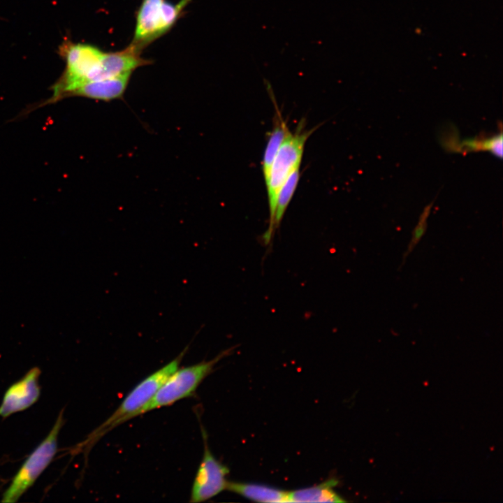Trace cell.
Returning a JSON list of instances; mask_svg holds the SVG:
<instances>
[{"mask_svg": "<svg viewBox=\"0 0 503 503\" xmlns=\"http://www.w3.org/2000/svg\"><path fill=\"white\" fill-rule=\"evenodd\" d=\"M59 52L66 61L65 70L51 88L52 96L31 110L67 98L71 91L82 84L132 73L151 63L131 45L121 51L105 52L93 45L66 40Z\"/></svg>", "mask_w": 503, "mask_h": 503, "instance_id": "1", "label": "cell"}, {"mask_svg": "<svg viewBox=\"0 0 503 503\" xmlns=\"http://www.w3.org/2000/svg\"><path fill=\"white\" fill-rule=\"evenodd\" d=\"M187 349L175 359L139 382L124 398L117 409L87 437L82 444L86 447L92 446L115 427L138 416L140 410L151 400L166 379L178 368Z\"/></svg>", "mask_w": 503, "mask_h": 503, "instance_id": "2", "label": "cell"}, {"mask_svg": "<svg viewBox=\"0 0 503 503\" xmlns=\"http://www.w3.org/2000/svg\"><path fill=\"white\" fill-rule=\"evenodd\" d=\"M304 122H300L294 133L290 132L281 144L274 159L269 180L266 184L269 207V226L263 235V240L268 244L274 233V217L279 191L290 174L300 167L305 145L314 131L304 129Z\"/></svg>", "mask_w": 503, "mask_h": 503, "instance_id": "3", "label": "cell"}, {"mask_svg": "<svg viewBox=\"0 0 503 503\" xmlns=\"http://www.w3.org/2000/svg\"><path fill=\"white\" fill-rule=\"evenodd\" d=\"M232 349L222 351L210 360L176 369L140 410L138 416L193 395L203 380L211 373L215 364L229 354Z\"/></svg>", "mask_w": 503, "mask_h": 503, "instance_id": "4", "label": "cell"}, {"mask_svg": "<svg viewBox=\"0 0 503 503\" xmlns=\"http://www.w3.org/2000/svg\"><path fill=\"white\" fill-rule=\"evenodd\" d=\"M191 0L172 3L166 0H143L136 14L134 36L130 44L140 51L166 34Z\"/></svg>", "mask_w": 503, "mask_h": 503, "instance_id": "5", "label": "cell"}, {"mask_svg": "<svg viewBox=\"0 0 503 503\" xmlns=\"http://www.w3.org/2000/svg\"><path fill=\"white\" fill-rule=\"evenodd\" d=\"M63 410L45 438L24 461L3 494L2 502H15L35 483L50 465L57 451L59 431L64 424Z\"/></svg>", "mask_w": 503, "mask_h": 503, "instance_id": "6", "label": "cell"}, {"mask_svg": "<svg viewBox=\"0 0 503 503\" xmlns=\"http://www.w3.org/2000/svg\"><path fill=\"white\" fill-rule=\"evenodd\" d=\"M204 451L191 490L190 502H201L214 497L226 490L228 481V468L211 453L203 433Z\"/></svg>", "mask_w": 503, "mask_h": 503, "instance_id": "7", "label": "cell"}, {"mask_svg": "<svg viewBox=\"0 0 503 503\" xmlns=\"http://www.w3.org/2000/svg\"><path fill=\"white\" fill-rule=\"evenodd\" d=\"M40 374V368L34 367L7 388L0 404L1 417L7 418L24 411L38 400L41 395Z\"/></svg>", "mask_w": 503, "mask_h": 503, "instance_id": "8", "label": "cell"}, {"mask_svg": "<svg viewBox=\"0 0 503 503\" xmlns=\"http://www.w3.org/2000/svg\"><path fill=\"white\" fill-rule=\"evenodd\" d=\"M131 73L82 84L69 92L67 97L82 96L96 101H110L122 99Z\"/></svg>", "mask_w": 503, "mask_h": 503, "instance_id": "9", "label": "cell"}, {"mask_svg": "<svg viewBox=\"0 0 503 503\" xmlns=\"http://www.w3.org/2000/svg\"><path fill=\"white\" fill-rule=\"evenodd\" d=\"M226 489L256 502H289L287 491L264 485L228 482Z\"/></svg>", "mask_w": 503, "mask_h": 503, "instance_id": "10", "label": "cell"}, {"mask_svg": "<svg viewBox=\"0 0 503 503\" xmlns=\"http://www.w3.org/2000/svg\"><path fill=\"white\" fill-rule=\"evenodd\" d=\"M337 481L330 479L319 485L288 492L289 502H343L333 490Z\"/></svg>", "mask_w": 503, "mask_h": 503, "instance_id": "11", "label": "cell"}, {"mask_svg": "<svg viewBox=\"0 0 503 503\" xmlns=\"http://www.w3.org/2000/svg\"><path fill=\"white\" fill-rule=\"evenodd\" d=\"M290 133L286 123L279 113L275 117V123L270 132L263 154L262 170L265 185L268 184L272 166L276 154L284 138Z\"/></svg>", "mask_w": 503, "mask_h": 503, "instance_id": "12", "label": "cell"}, {"mask_svg": "<svg viewBox=\"0 0 503 503\" xmlns=\"http://www.w3.org/2000/svg\"><path fill=\"white\" fill-rule=\"evenodd\" d=\"M299 178L300 167H298L290 174L279 191L274 217V231L280 225L284 214L298 186Z\"/></svg>", "mask_w": 503, "mask_h": 503, "instance_id": "13", "label": "cell"}, {"mask_svg": "<svg viewBox=\"0 0 503 503\" xmlns=\"http://www.w3.org/2000/svg\"><path fill=\"white\" fill-rule=\"evenodd\" d=\"M460 151H488L497 158H502V132L486 138H473L462 141Z\"/></svg>", "mask_w": 503, "mask_h": 503, "instance_id": "14", "label": "cell"}, {"mask_svg": "<svg viewBox=\"0 0 503 503\" xmlns=\"http://www.w3.org/2000/svg\"><path fill=\"white\" fill-rule=\"evenodd\" d=\"M432 205L433 202L425 206L423 211L421 214L418 222L412 231L411 238L407 246V249L403 254L402 263L401 266L404 264L407 256L411 254V252L414 250L415 247L425 235L428 227V218L430 214Z\"/></svg>", "mask_w": 503, "mask_h": 503, "instance_id": "15", "label": "cell"}]
</instances>
